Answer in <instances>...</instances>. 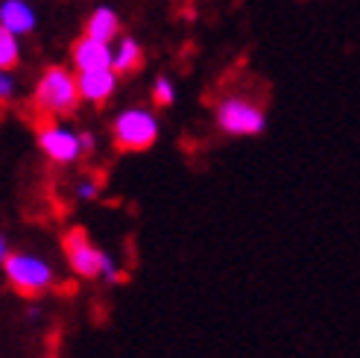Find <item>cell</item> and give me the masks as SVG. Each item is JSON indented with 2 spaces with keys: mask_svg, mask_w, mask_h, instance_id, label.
Returning a JSON list of instances; mask_svg holds the SVG:
<instances>
[{
  "mask_svg": "<svg viewBox=\"0 0 360 358\" xmlns=\"http://www.w3.org/2000/svg\"><path fill=\"white\" fill-rule=\"evenodd\" d=\"M79 82L65 68H50L35 85V106L47 115H70L79 106Z\"/></svg>",
  "mask_w": 360,
  "mask_h": 358,
  "instance_id": "6da1fadb",
  "label": "cell"
},
{
  "mask_svg": "<svg viewBox=\"0 0 360 358\" xmlns=\"http://www.w3.org/2000/svg\"><path fill=\"white\" fill-rule=\"evenodd\" d=\"M158 138V121L153 118V112L147 109H129L117 115L115 121V144L120 150H129V153H138V150H147L155 144Z\"/></svg>",
  "mask_w": 360,
  "mask_h": 358,
  "instance_id": "7a4b0ae2",
  "label": "cell"
},
{
  "mask_svg": "<svg viewBox=\"0 0 360 358\" xmlns=\"http://www.w3.org/2000/svg\"><path fill=\"white\" fill-rule=\"evenodd\" d=\"M4 264H6L9 282H12L21 294H39V291L50 288L53 279H56V276H53V267H50L44 259H39V256L15 253V256H9Z\"/></svg>",
  "mask_w": 360,
  "mask_h": 358,
  "instance_id": "3957f363",
  "label": "cell"
},
{
  "mask_svg": "<svg viewBox=\"0 0 360 358\" xmlns=\"http://www.w3.org/2000/svg\"><path fill=\"white\" fill-rule=\"evenodd\" d=\"M217 123L229 135H258L264 132V112L243 97H229L217 106Z\"/></svg>",
  "mask_w": 360,
  "mask_h": 358,
  "instance_id": "277c9868",
  "label": "cell"
},
{
  "mask_svg": "<svg viewBox=\"0 0 360 358\" xmlns=\"http://www.w3.org/2000/svg\"><path fill=\"white\" fill-rule=\"evenodd\" d=\"M65 256H68V264L70 271L77 276H85V279H97L103 276V249H97L82 229H70L65 235Z\"/></svg>",
  "mask_w": 360,
  "mask_h": 358,
  "instance_id": "5b68a950",
  "label": "cell"
},
{
  "mask_svg": "<svg viewBox=\"0 0 360 358\" xmlns=\"http://www.w3.org/2000/svg\"><path fill=\"white\" fill-rule=\"evenodd\" d=\"M39 144H41V150L53 159V162H59V165L77 162V156H82L79 135H74V132L65 130V127H56V123H50V127H41Z\"/></svg>",
  "mask_w": 360,
  "mask_h": 358,
  "instance_id": "8992f818",
  "label": "cell"
},
{
  "mask_svg": "<svg viewBox=\"0 0 360 358\" xmlns=\"http://www.w3.org/2000/svg\"><path fill=\"white\" fill-rule=\"evenodd\" d=\"M79 94L82 100L88 103H105L112 94H115V88H117V70L115 68H100V70H79Z\"/></svg>",
  "mask_w": 360,
  "mask_h": 358,
  "instance_id": "52a82bcc",
  "label": "cell"
},
{
  "mask_svg": "<svg viewBox=\"0 0 360 358\" xmlns=\"http://www.w3.org/2000/svg\"><path fill=\"white\" fill-rule=\"evenodd\" d=\"M115 62V53L112 47L100 42V39H91V35H85L74 44V65L79 70H100V68H112Z\"/></svg>",
  "mask_w": 360,
  "mask_h": 358,
  "instance_id": "ba28073f",
  "label": "cell"
},
{
  "mask_svg": "<svg viewBox=\"0 0 360 358\" xmlns=\"http://www.w3.org/2000/svg\"><path fill=\"white\" fill-rule=\"evenodd\" d=\"M0 24L6 30H12L15 35H21V32H30L35 27V15L24 0H6V4L0 6Z\"/></svg>",
  "mask_w": 360,
  "mask_h": 358,
  "instance_id": "9c48e42d",
  "label": "cell"
},
{
  "mask_svg": "<svg viewBox=\"0 0 360 358\" xmlns=\"http://www.w3.org/2000/svg\"><path fill=\"white\" fill-rule=\"evenodd\" d=\"M117 32H120L117 15H115L112 9L100 6V9L91 15V21H88V32H85V35H91V39H100V42L109 44L112 39H117Z\"/></svg>",
  "mask_w": 360,
  "mask_h": 358,
  "instance_id": "30bf717a",
  "label": "cell"
},
{
  "mask_svg": "<svg viewBox=\"0 0 360 358\" xmlns=\"http://www.w3.org/2000/svg\"><path fill=\"white\" fill-rule=\"evenodd\" d=\"M143 65V50L135 39H123L117 53H115V62L112 68L117 70V74H135V70Z\"/></svg>",
  "mask_w": 360,
  "mask_h": 358,
  "instance_id": "8fae6325",
  "label": "cell"
},
{
  "mask_svg": "<svg viewBox=\"0 0 360 358\" xmlns=\"http://www.w3.org/2000/svg\"><path fill=\"white\" fill-rule=\"evenodd\" d=\"M18 59H21V50H18V35L0 24V70H12L18 65Z\"/></svg>",
  "mask_w": 360,
  "mask_h": 358,
  "instance_id": "7c38bea8",
  "label": "cell"
},
{
  "mask_svg": "<svg viewBox=\"0 0 360 358\" xmlns=\"http://www.w3.org/2000/svg\"><path fill=\"white\" fill-rule=\"evenodd\" d=\"M173 97H176L173 82H170L167 77H158L155 85H153V100H155V106H170Z\"/></svg>",
  "mask_w": 360,
  "mask_h": 358,
  "instance_id": "4fadbf2b",
  "label": "cell"
},
{
  "mask_svg": "<svg viewBox=\"0 0 360 358\" xmlns=\"http://www.w3.org/2000/svg\"><path fill=\"white\" fill-rule=\"evenodd\" d=\"M103 279H105V282H120V279H123V273L117 271V261H115L109 253L103 256Z\"/></svg>",
  "mask_w": 360,
  "mask_h": 358,
  "instance_id": "5bb4252c",
  "label": "cell"
},
{
  "mask_svg": "<svg viewBox=\"0 0 360 358\" xmlns=\"http://www.w3.org/2000/svg\"><path fill=\"white\" fill-rule=\"evenodd\" d=\"M15 92V80L9 77V70H0V100H9Z\"/></svg>",
  "mask_w": 360,
  "mask_h": 358,
  "instance_id": "9a60e30c",
  "label": "cell"
},
{
  "mask_svg": "<svg viewBox=\"0 0 360 358\" xmlns=\"http://www.w3.org/2000/svg\"><path fill=\"white\" fill-rule=\"evenodd\" d=\"M79 197H82V200H91V197H97V183H82L79 185Z\"/></svg>",
  "mask_w": 360,
  "mask_h": 358,
  "instance_id": "2e32d148",
  "label": "cell"
},
{
  "mask_svg": "<svg viewBox=\"0 0 360 358\" xmlns=\"http://www.w3.org/2000/svg\"><path fill=\"white\" fill-rule=\"evenodd\" d=\"M79 147H82V153H91L94 150V135L91 132H82L79 135Z\"/></svg>",
  "mask_w": 360,
  "mask_h": 358,
  "instance_id": "e0dca14e",
  "label": "cell"
},
{
  "mask_svg": "<svg viewBox=\"0 0 360 358\" xmlns=\"http://www.w3.org/2000/svg\"><path fill=\"white\" fill-rule=\"evenodd\" d=\"M6 259H9V244L4 235H0V261H6Z\"/></svg>",
  "mask_w": 360,
  "mask_h": 358,
  "instance_id": "ac0fdd59",
  "label": "cell"
}]
</instances>
